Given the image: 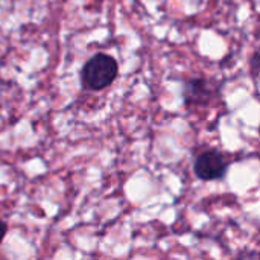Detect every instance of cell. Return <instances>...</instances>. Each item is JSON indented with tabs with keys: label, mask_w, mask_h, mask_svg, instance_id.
<instances>
[{
	"label": "cell",
	"mask_w": 260,
	"mask_h": 260,
	"mask_svg": "<svg viewBox=\"0 0 260 260\" xmlns=\"http://www.w3.org/2000/svg\"><path fill=\"white\" fill-rule=\"evenodd\" d=\"M229 168L224 155L216 149H207L197 155L193 163V172L200 180L213 181L219 180L225 175Z\"/></svg>",
	"instance_id": "7a4b0ae2"
},
{
	"label": "cell",
	"mask_w": 260,
	"mask_h": 260,
	"mask_svg": "<svg viewBox=\"0 0 260 260\" xmlns=\"http://www.w3.org/2000/svg\"><path fill=\"white\" fill-rule=\"evenodd\" d=\"M213 85L204 78H192L183 84V99L186 107H203L212 101Z\"/></svg>",
	"instance_id": "3957f363"
},
{
	"label": "cell",
	"mask_w": 260,
	"mask_h": 260,
	"mask_svg": "<svg viewBox=\"0 0 260 260\" xmlns=\"http://www.w3.org/2000/svg\"><path fill=\"white\" fill-rule=\"evenodd\" d=\"M238 260H260V254L256 251H247V253L241 254Z\"/></svg>",
	"instance_id": "277c9868"
},
{
	"label": "cell",
	"mask_w": 260,
	"mask_h": 260,
	"mask_svg": "<svg viewBox=\"0 0 260 260\" xmlns=\"http://www.w3.org/2000/svg\"><path fill=\"white\" fill-rule=\"evenodd\" d=\"M6 232H8V225L0 219V244L3 242L5 236H6Z\"/></svg>",
	"instance_id": "5b68a950"
},
{
	"label": "cell",
	"mask_w": 260,
	"mask_h": 260,
	"mask_svg": "<svg viewBox=\"0 0 260 260\" xmlns=\"http://www.w3.org/2000/svg\"><path fill=\"white\" fill-rule=\"evenodd\" d=\"M117 61L107 53L93 55L81 70V84L85 90L101 91L110 87L117 78Z\"/></svg>",
	"instance_id": "6da1fadb"
}]
</instances>
